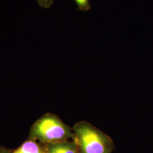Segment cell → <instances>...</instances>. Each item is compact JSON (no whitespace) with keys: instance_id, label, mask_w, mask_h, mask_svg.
I'll use <instances>...</instances> for the list:
<instances>
[{"instance_id":"obj_1","label":"cell","mask_w":153,"mask_h":153,"mask_svg":"<svg viewBox=\"0 0 153 153\" xmlns=\"http://www.w3.org/2000/svg\"><path fill=\"white\" fill-rule=\"evenodd\" d=\"M72 129L80 153H111L114 150L110 137L88 122H78Z\"/></svg>"},{"instance_id":"obj_2","label":"cell","mask_w":153,"mask_h":153,"mask_svg":"<svg viewBox=\"0 0 153 153\" xmlns=\"http://www.w3.org/2000/svg\"><path fill=\"white\" fill-rule=\"evenodd\" d=\"M31 135L47 144L74 139L73 129L52 114L44 115L39 119L31 128Z\"/></svg>"},{"instance_id":"obj_3","label":"cell","mask_w":153,"mask_h":153,"mask_svg":"<svg viewBox=\"0 0 153 153\" xmlns=\"http://www.w3.org/2000/svg\"><path fill=\"white\" fill-rule=\"evenodd\" d=\"M46 153H80L76 142L65 141L62 142L48 143Z\"/></svg>"},{"instance_id":"obj_4","label":"cell","mask_w":153,"mask_h":153,"mask_svg":"<svg viewBox=\"0 0 153 153\" xmlns=\"http://www.w3.org/2000/svg\"><path fill=\"white\" fill-rule=\"evenodd\" d=\"M13 153H45L43 149L34 141H27Z\"/></svg>"},{"instance_id":"obj_5","label":"cell","mask_w":153,"mask_h":153,"mask_svg":"<svg viewBox=\"0 0 153 153\" xmlns=\"http://www.w3.org/2000/svg\"><path fill=\"white\" fill-rule=\"evenodd\" d=\"M76 5L77 6V10L82 11H89L91 5L90 0H74Z\"/></svg>"},{"instance_id":"obj_6","label":"cell","mask_w":153,"mask_h":153,"mask_svg":"<svg viewBox=\"0 0 153 153\" xmlns=\"http://www.w3.org/2000/svg\"><path fill=\"white\" fill-rule=\"evenodd\" d=\"M38 5L43 9H49L54 4V0H36Z\"/></svg>"},{"instance_id":"obj_7","label":"cell","mask_w":153,"mask_h":153,"mask_svg":"<svg viewBox=\"0 0 153 153\" xmlns=\"http://www.w3.org/2000/svg\"><path fill=\"white\" fill-rule=\"evenodd\" d=\"M0 153H9L7 151L4 150H1L0 149Z\"/></svg>"}]
</instances>
